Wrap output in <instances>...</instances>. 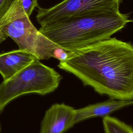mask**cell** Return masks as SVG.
Returning a JSON list of instances; mask_svg holds the SVG:
<instances>
[{
	"instance_id": "cell-9",
	"label": "cell",
	"mask_w": 133,
	"mask_h": 133,
	"mask_svg": "<svg viewBox=\"0 0 133 133\" xmlns=\"http://www.w3.org/2000/svg\"><path fill=\"white\" fill-rule=\"evenodd\" d=\"M102 122L105 133H133L131 126L115 117L104 116Z\"/></svg>"
},
{
	"instance_id": "cell-6",
	"label": "cell",
	"mask_w": 133,
	"mask_h": 133,
	"mask_svg": "<svg viewBox=\"0 0 133 133\" xmlns=\"http://www.w3.org/2000/svg\"><path fill=\"white\" fill-rule=\"evenodd\" d=\"M76 109L63 103H55L45 112L39 133H63L75 124Z\"/></svg>"
},
{
	"instance_id": "cell-5",
	"label": "cell",
	"mask_w": 133,
	"mask_h": 133,
	"mask_svg": "<svg viewBox=\"0 0 133 133\" xmlns=\"http://www.w3.org/2000/svg\"><path fill=\"white\" fill-rule=\"evenodd\" d=\"M123 0H63L48 8L38 7L36 20L41 25L77 16L118 10Z\"/></svg>"
},
{
	"instance_id": "cell-12",
	"label": "cell",
	"mask_w": 133,
	"mask_h": 133,
	"mask_svg": "<svg viewBox=\"0 0 133 133\" xmlns=\"http://www.w3.org/2000/svg\"><path fill=\"white\" fill-rule=\"evenodd\" d=\"M129 22H131L133 23V19H131V20H129Z\"/></svg>"
},
{
	"instance_id": "cell-13",
	"label": "cell",
	"mask_w": 133,
	"mask_h": 133,
	"mask_svg": "<svg viewBox=\"0 0 133 133\" xmlns=\"http://www.w3.org/2000/svg\"><path fill=\"white\" fill-rule=\"evenodd\" d=\"M1 130H2V129H1V123H0V133L1 132Z\"/></svg>"
},
{
	"instance_id": "cell-10",
	"label": "cell",
	"mask_w": 133,
	"mask_h": 133,
	"mask_svg": "<svg viewBox=\"0 0 133 133\" xmlns=\"http://www.w3.org/2000/svg\"><path fill=\"white\" fill-rule=\"evenodd\" d=\"M25 14L30 17L33 10L38 6L37 0H19Z\"/></svg>"
},
{
	"instance_id": "cell-4",
	"label": "cell",
	"mask_w": 133,
	"mask_h": 133,
	"mask_svg": "<svg viewBox=\"0 0 133 133\" xmlns=\"http://www.w3.org/2000/svg\"><path fill=\"white\" fill-rule=\"evenodd\" d=\"M62 76L37 59L0 84V113L11 101L30 94L44 95L56 90Z\"/></svg>"
},
{
	"instance_id": "cell-11",
	"label": "cell",
	"mask_w": 133,
	"mask_h": 133,
	"mask_svg": "<svg viewBox=\"0 0 133 133\" xmlns=\"http://www.w3.org/2000/svg\"><path fill=\"white\" fill-rule=\"evenodd\" d=\"M14 0H0V19L6 12Z\"/></svg>"
},
{
	"instance_id": "cell-8",
	"label": "cell",
	"mask_w": 133,
	"mask_h": 133,
	"mask_svg": "<svg viewBox=\"0 0 133 133\" xmlns=\"http://www.w3.org/2000/svg\"><path fill=\"white\" fill-rule=\"evenodd\" d=\"M133 105V100H109L76 110L75 124L97 116H106L114 111Z\"/></svg>"
},
{
	"instance_id": "cell-1",
	"label": "cell",
	"mask_w": 133,
	"mask_h": 133,
	"mask_svg": "<svg viewBox=\"0 0 133 133\" xmlns=\"http://www.w3.org/2000/svg\"><path fill=\"white\" fill-rule=\"evenodd\" d=\"M58 66L101 95L133 99V45L109 38L73 51Z\"/></svg>"
},
{
	"instance_id": "cell-7",
	"label": "cell",
	"mask_w": 133,
	"mask_h": 133,
	"mask_svg": "<svg viewBox=\"0 0 133 133\" xmlns=\"http://www.w3.org/2000/svg\"><path fill=\"white\" fill-rule=\"evenodd\" d=\"M37 59L33 55L19 49L0 54V74L3 81Z\"/></svg>"
},
{
	"instance_id": "cell-3",
	"label": "cell",
	"mask_w": 133,
	"mask_h": 133,
	"mask_svg": "<svg viewBox=\"0 0 133 133\" xmlns=\"http://www.w3.org/2000/svg\"><path fill=\"white\" fill-rule=\"evenodd\" d=\"M10 37L19 49L40 60L51 57L65 60L73 51L66 50L46 37L32 23L19 0H14L0 19V44Z\"/></svg>"
},
{
	"instance_id": "cell-2",
	"label": "cell",
	"mask_w": 133,
	"mask_h": 133,
	"mask_svg": "<svg viewBox=\"0 0 133 133\" xmlns=\"http://www.w3.org/2000/svg\"><path fill=\"white\" fill-rule=\"evenodd\" d=\"M118 10L97 12L42 25L39 31L64 49L73 51L109 38L129 22Z\"/></svg>"
}]
</instances>
